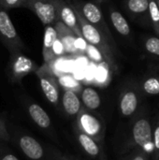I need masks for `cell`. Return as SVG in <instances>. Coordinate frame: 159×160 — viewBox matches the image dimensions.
Masks as SVG:
<instances>
[{"instance_id": "6da1fadb", "label": "cell", "mask_w": 159, "mask_h": 160, "mask_svg": "<svg viewBox=\"0 0 159 160\" xmlns=\"http://www.w3.org/2000/svg\"><path fill=\"white\" fill-rule=\"evenodd\" d=\"M137 147L152 155V116L150 109L145 103H143L139 111L130 118L127 136L123 145L121 155Z\"/></svg>"}, {"instance_id": "7a4b0ae2", "label": "cell", "mask_w": 159, "mask_h": 160, "mask_svg": "<svg viewBox=\"0 0 159 160\" xmlns=\"http://www.w3.org/2000/svg\"><path fill=\"white\" fill-rule=\"evenodd\" d=\"M73 8L75 10L78 23L80 25L82 38L86 41L88 45L95 47L103 56L106 66L112 71L116 72L118 70L117 57H121L122 53L116 51L107 40V38L103 36V34L99 30H97L94 25L88 22L75 8Z\"/></svg>"}, {"instance_id": "3957f363", "label": "cell", "mask_w": 159, "mask_h": 160, "mask_svg": "<svg viewBox=\"0 0 159 160\" xmlns=\"http://www.w3.org/2000/svg\"><path fill=\"white\" fill-rule=\"evenodd\" d=\"M70 5L75 8L83 17L84 19L94 25L97 30H99L103 36L107 38V40L111 43V45L118 52L119 49L113 38V35L105 20L103 12L97 2L91 1H82V0H67Z\"/></svg>"}, {"instance_id": "277c9868", "label": "cell", "mask_w": 159, "mask_h": 160, "mask_svg": "<svg viewBox=\"0 0 159 160\" xmlns=\"http://www.w3.org/2000/svg\"><path fill=\"white\" fill-rule=\"evenodd\" d=\"M143 99L137 81L132 80L124 84L118 99L119 112L122 117L131 118L143 104Z\"/></svg>"}, {"instance_id": "5b68a950", "label": "cell", "mask_w": 159, "mask_h": 160, "mask_svg": "<svg viewBox=\"0 0 159 160\" xmlns=\"http://www.w3.org/2000/svg\"><path fill=\"white\" fill-rule=\"evenodd\" d=\"M77 117V128L103 144L106 134V124L103 118L92 111L82 107Z\"/></svg>"}, {"instance_id": "8992f818", "label": "cell", "mask_w": 159, "mask_h": 160, "mask_svg": "<svg viewBox=\"0 0 159 160\" xmlns=\"http://www.w3.org/2000/svg\"><path fill=\"white\" fill-rule=\"evenodd\" d=\"M0 42L7 48L9 54L22 52L25 44L19 36L7 10L0 6Z\"/></svg>"}, {"instance_id": "52a82bcc", "label": "cell", "mask_w": 159, "mask_h": 160, "mask_svg": "<svg viewBox=\"0 0 159 160\" xmlns=\"http://www.w3.org/2000/svg\"><path fill=\"white\" fill-rule=\"evenodd\" d=\"M38 67L36 62L22 52L9 54L7 64V76L13 83L20 82L24 77L36 72Z\"/></svg>"}, {"instance_id": "ba28073f", "label": "cell", "mask_w": 159, "mask_h": 160, "mask_svg": "<svg viewBox=\"0 0 159 160\" xmlns=\"http://www.w3.org/2000/svg\"><path fill=\"white\" fill-rule=\"evenodd\" d=\"M36 74L39 79L40 88L45 98L49 100V102L57 106L60 100L59 82L52 68V66L44 64L37 68Z\"/></svg>"}, {"instance_id": "9c48e42d", "label": "cell", "mask_w": 159, "mask_h": 160, "mask_svg": "<svg viewBox=\"0 0 159 160\" xmlns=\"http://www.w3.org/2000/svg\"><path fill=\"white\" fill-rule=\"evenodd\" d=\"M23 8L30 9L44 25H53L58 21L55 0H26Z\"/></svg>"}, {"instance_id": "30bf717a", "label": "cell", "mask_w": 159, "mask_h": 160, "mask_svg": "<svg viewBox=\"0 0 159 160\" xmlns=\"http://www.w3.org/2000/svg\"><path fill=\"white\" fill-rule=\"evenodd\" d=\"M143 98L159 95V64H150L142 78L137 81Z\"/></svg>"}, {"instance_id": "8fae6325", "label": "cell", "mask_w": 159, "mask_h": 160, "mask_svg": "<svg viewBox=\"0 0 159 160\" xmlns=\"http://www.w3.org/2000/svg\"><path fill=\"white\" fill-rule=\"evenodd\" d=\"M55 8L58 21L65 23L71 29L78 38H82V32L78 23L77 16L74 8L67 0H55Z\"/></svg>"}, {"instance_id": "7c38bea8", "label": "cell", "mask_w": 159, "mask_h": 160, "mask_svg": "<svg viewBox=\"0 0 159 160\" xmlns=\"http://www.w3.org/2000/svg\"><path fill=\"white\" fill-rule=\"evenodd\" d=\"M16 142L22 153L30 160H42L45 152L42 145L32 136L21 133L17 136Z\"/></svg>"}, {"instance_id": "4fadbf2b", "label": "cell", "mask_w": 159, "mask_h": 160, "mask_svg": "<svg viewBox=\"0 0 159 160\" xmlns=\"http://www.w3.org/2000/svg\"><path fill=\"white\" fill-rule=\"evenodd\" d=\"M54 29L57 36V40L61 43L63 47V51L67 54H78L79 52L76 48V39L77 36L74 32L69 29L65 23L61 21H57L54 24Z\"/></svg>"}, {"instance_id": "5bb4252c", "label": "cell", "mask_w": 159, "mask_h": 160, "mask_svg": "<svg viewBox=\"0 0 159 160\" xmlns=\"http://www.w3.org/2000/svg\"><path fill=\"white\" fill-rule=\"evenodd\" d=\"M75 134L81 147L86 153V155L96 160H106V156L104 154L101 143L97 142L90 136L82 132L77 128L75 129Z\"/></svg>"}, {"instance_id": "9a60e30c", "label": "cell", "mask_w": 159, "mask_h": 160, "mask_svg": "<svg viewBox=\"0 0 159 160\" xmlns=\"http://www.w3.org/2000/svg\"><path fill=\"white\" fill-rule=\"evenodd\" d=\"M123 7L133 20L149 24V0H124Z\"/></svg>"}, {"instance_id": "2e32d148", "label": "cell", "mask_w": 159, "mask_h": 160, "mask_svg": "<svg viewBox=\"0 0 159 160\" xmlns=\"http://www.w3.org/2000/svg\"><path fill=\"white\" fill-rule=\"evenodd\" d=\"M57 41V36L53 25H45L42 44V56L44 64L52 65L57 58L54 52V45Z\"/></svg>"}, {"instance_id": "e0dca14e", "label": "cell", "mask_w": 159, "mask_h": 160, "mask_svg": "<svg viewBox=\"0 0 159 160\" xmlns=\"http://www.w3.org/2000/svg\"><path fill=\"white\" fill-rule=\"evenodd\" d=\"M109 17L115 31L126 38H131V27L126 17L114 7L109 8Z\"/></svg>"}, {"instance_id": "ac0fdd59", "label": "cell", "mask_w": 159, "mask_h": 160, "mask_svg": "<svg viewBox=\"0 0 159 160\" xmlns=\"http://www.w3.org/2000/svg\"><path fill=\"white\" fill-rule=\"evenodd\" d=\"M62 108L68 116H77L82 109V101L76 92L64 89L62 95Z\"/></svg>"}, {"instance_id": "d6986e66", "label": "cell", "mask_w": 159, "mask_h": 160, "mask_svg": "<svg viewBox=\"0 0 159 160\" xmlns=\"http://www.w3.org/2000/svg\"><path fill=\"white\" fill-rule=\"evenodd\" d=\"M29 116L34 123L42 129H48L51 125V118L44 109L37 103H30L27 107Z\"/></svg>"}, {"instance_id": "ffe728a7", "label": "cell", "mask_w": 159, "mask_h": 160, "mask_svg": "<svg viewBox=\"0 0 159 160\" xmlns=\"http://www.w3.org/2000/svg\"><path fill=\"white\" fill-rule=\"evenodd\" d=\"M81 101L88 111H96L101 105V98L98 92L90 86L83 87L81 90Z\"/></svg>"}, {"instance_id": "44dd1931", "label": "cell", "mask_w": 159, "mask_h": 160, "mask_svg": "<svg viewBox=\"0 0 159 160\" xmlns=\"http://www.w3.org/2000/svg\"><path fill=\"white\" fill-rule=\"evenodd\" d=\"M142 48L144 52L159 61V37L157 35L145 36L142 39Z\"/></svg>"}, {"instance_id": "7402d4cb", "label": "cell", "mask_w": 159, "mask_h": 160, "mask_svg": "<svg viewBox=\"0 0 159 160\" xmlns=\"http://www.w3.org/2000/svg\"><path fill=\"white\" fill-rule=\"evenodd\" d=\"M152 140L153 151L151 160H159V109L152 117Z\"/></svg>"}, {"instance_id": "603a6c76", "label": "cell", "mask_w": 159, "mask_h": 160, "mask_svg": "<svg viewBox=\"0 0 159 160\" xmlns=\"http://www.w3.org/2000/svg\"><path fill=\"white\" fill-rule=\"evenodd\" d=\"M149 24L159 37V8L156 0H149Z\"/></svg>"}, {"instance_id": "cb8c5ba5", "label": "cell", "mask_w": 159, "mask_h": 160, "mask_svg": "<svg viewBox=\"0 0 159 160\" xmlns=\"http://www.w3.org/2000/svg\"><path fill=\"white\" fill-rule=\"evenodd\" d=\"M119 160H151V155L142 148H134L131 151L121 155Z\"/></svg>"}, {"instance_id": "d4e9b609", "label": "cell", "mask_w": 159, "mask_h": 160, "mask_svg": "<svg viewBox=\"0 0 159 160\" xmlns=\"http://www.w3.org/2000/svg\"><path fill=\"white\" fill-rule=\"evenodd\" d=\"M58 82L66 90H71V91L76 92V90L81 88V84L73 77L67 75V74L61 75V77L58 79Z\"/></svg>"}, {"instance_id": "484cf974", "label": "cell", "mask_w": 159, "mask_h": 160, "mask_svg": "<svg viewBox=\"0 0 159 160\" xmlns=\"http://www.w3.org/2000/svg\"><path fill=\"white\" fill-rule=\"evenodd\" d=\"M26 0H0V6L5 9H13L18 8H23Z\"/></svg>"}, {"instance_id": "4316f807", "label": "cell", "mask_w": 159, "mask_h": 160, "mask_svg": "<svg viewBox=\"0 0 159 160\" xmlns=\"http://www.w3.org/2000/svg\"><path fill=\"white\" fill-rule=\"evenodd\" d=\"M0 141L2 142H10L11 137L6 127L5 121L0 117Z\"/></svg>"}, {"instance_id": "83f0119b", "label": "cell", "mask_w": 159, "mask_h": 160, "mask_svg": "<svg viewBox=\"0 0 159 160\" xmlns=\"http://www.w3.org/2000/svg\"><path fill=\"white\" fill-rule=\"evenodd\" d=\"M0 160H19L16 156H14L10 152H2L0 150Z\"/></svg>"}, {"instance_id": "f1b7e54d", "label": "cell", "mask_w": 159, "mask_h": 160, "mask_svg": "<svg viewBox=\"0 0 159 160\" xmlns=\"http://www.w3.org/2000/svg\"><path fill=\"white\" fill-rule=\"evenodd\" d=\"M56 160H72L70 158L67 157V156H63V155H60L58 154L57 158H56Z\"/></svg>"}, {"instance_id": "f546056e", "label": "cell", "mask_w": 159, "mask_h": 160, "mask_svg": "<svg viewBox=\"0 0 159 160\" xmlns=\"http://www.w3.org/2000/svg\"><path fill=\"white\" fill-rule=\"evenodd\" d=\"M106 1H108V0H96V2H97V3H98V4H100V3H104V2H106Z\"/></svg>"}, {"instance_id": "4dcf8cb0", "label": "cell", "mask_w": 159, "mask_h": 160, "mask_svg": "<svg viewBox=\"0 0 159 160\" xmlns=\"http://www.w3.org/2000/svg\"><path fill=\"white\" fill-rule=\"evenodd\" d=\"M157 1V6H158V8H159V0H156Z\"/></svg>"}, {"instance_id": "1f68e13d", "label": "cell", "mask_w": 159, "mask_h": 160, "mask_svg": "<svg viewBox=\"0 0 159 160\" xmlns=\"http://www.w3.org/2000/svg\"><path fill=\"white\" fill-rule=\"evenodd\" d=\"M78 160H83V159H78Z\"/></svg>"}]
</instances>
